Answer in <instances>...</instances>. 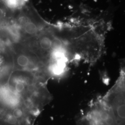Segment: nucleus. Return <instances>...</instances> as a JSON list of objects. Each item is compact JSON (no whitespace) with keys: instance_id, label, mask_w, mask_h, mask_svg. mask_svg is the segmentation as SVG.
Returning a JSON list of instances; mask_svg holds the SVG:
<instances>
[{"instance_id":"obj_1","label":"nucleus","mask_w":125,"mask_h":125,"mask_svg":"<svg viewBox=\"0 0 125 125\" xmlns=\"http://www.w3.org/2000/svg\"><path fill=\"white\" fill-rule=\"evenodd\" d=\"M113 114L115 119L117 118L119 121L122 122H124L125 119V103L123 101L118 102L113 111Z\"/></svg>"}]
</instances>
